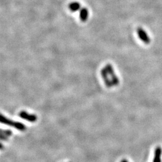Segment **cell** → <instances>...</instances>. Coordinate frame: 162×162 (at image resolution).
<instances>
[{
    "label": "cell",
    "mask_w": 162,
    "mask_h": 162,
    "mask_svg": "<svg viewBox=\"0 0 162 162\" xmlns=\"http://www.w3.org/2000/svg\"><path fill=\"white\" fill-rule=\"evenodd\" d=\"M162 154V149L160 147H157L154 151V155L153 162H161V157Z\"/></svg>",
    "instance_id": "6"
},
{
    "label": "cell",
    "mask_w": 162,
    "mask_h": 162,
    "mask_svg": "<svg viewBox=\"0 0 162 162\" xmlns=\"http://www.w3.org/2000/svg\"><path fill=\"white\" fill-rule=\"evenodd\" d=\"M1 123L6 125L13 127L20 131H24L26 129V126L23 123L11 120L4 116L3 115H1Z\"/></svg>",
    "instance_id": "2"
},
{
    "label": "cell",
    "mask_w": 162,
    "mask_h": 162,
    "mask_svg": "<svg viewBox=\"0 0 162 162\" xmlns=\"http://www.w3.org/2000/svg\"><path fill=\"white\" fill-rule=\"evenodd\" d=\"M3 145L2 144H1V149H3Z\"/></svg>",
    "instance_id": "11"
},
{
    "label": "cell",
    "mask_w": 162,
    "mask_h": 162,
    "mask_svg": "<svg viewBox=\"0 0 162 162\" xmlns=\"http://www.w3.org/2000/svg\"><path fill=\"white\" fill-rule=\"evenodd\" d=\"M68 8L72 12H76L80 8V4L78 2H73L68 5Z\"/></svg>",
    "instance_id": "7"
},
{
    "label": "cell",
    "mask_w": 162,
    "mask_h": 162,
    "mask_svg": "<svg viewBox=\"0 0 162 162\" xmlns=\"http://www.w3.org/2000/svg\"><path fill=\"white\" fill-rule=\"evenodd\" d=\"M121 162H129V161H127L126 159H123V160L121 161Z\"/></svg>",
    "instance_id": "10"
},
{
    "label": "cell",
    "mask_w": 162,
    "mask_h": 162,
    "mask_svg": "<svg viewBox=\"0 0 162 162\" xmlns=\"http://www.w3.org/2000/svg\"><path fill=\"white\" fill-rule=\"evenodd\" d=\"M19 116L20 117V118L31 123L36 122L37 120V117L36 115L28 113L25 111H22L21 112H20L19 113Z\"/></svg>",
    "instance_id": "4"
},
{
    "label": "cell",
    "mask_w": 162,
    "mask_h": 162,
    "mask_svg": "<svg viewBox=\"0 0 162 162\" xmlns=\"http://www.w3.org/2000/svg\"><path fill=\"white\" fill-rule=\"evenodd\" d=\"M101 77L106 86L111 88L113 86H117L120 84V80L114 72L113 68L110 64H108L100 71Z\"/></svg>",
    "instance_id": "1"
},
{
    "label": "cell",
    "mask_w": 162,
    "mask_h": 162,
    "mask_svg": "<svg viewBox=\"0 0 162 162\" xmlns=\"http://www.w3.org/2000/svg\"><path fill=\"white\" fill-rule=\"evenodd\" d=\"M0 137H1V141H6L8 140V137L3 135V134H1V135H0Z\"/></svg>",
    "instance_id": "9"
},
{
    "label": "cell",
    "mask_w": 162,
    "mask_h": 162,
    "mask_svg": "<svg viewBox=\"0 0 162 162\" xmlns=\"http://www.w3.org/2000/svg\"><path fill=\"white\" fill-rule=\"evenodd\" d=\"M137 34L139 38L144 43L148 44L151 43V39L148 35L147 32L142 28L138 27L137 28Z\"/></svg>",
    "instance_id": "3"
},
{
    "label": "cell",
    "mask_w": 162,
    "mask_h": 162,
    "mask_svg": "<svg viewBox=\"0 0 162 162\" xmlns=\"http://www.w3.org/2000/svg\"><path fill=\"white\" fill-rule=\"evenodd\" d=\"M88 15H89L88 10L87 8L84 7L80 9V13H79V18L80 20L82 22H85L87 20L88 18Z\"/></svg>",
    "instance_id": "5"
},
{
    "label": "cell",
    "mask_w": 162,
    "mask_h": 162,
    "mask_svg": "<svg viewBox=\"0 0 162 162\" xmlns=\"http://www.w3.org/2000/svg\"><path fill=\"white\" fill-rule=\"evenodd\" d=\"M1 134H3L7 137L10 136L11 135H12V132L10 130H3L1 129Z\"/></svg>",
    "instance_id": "8"
}]
</instances>
